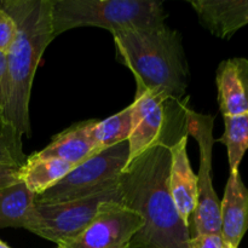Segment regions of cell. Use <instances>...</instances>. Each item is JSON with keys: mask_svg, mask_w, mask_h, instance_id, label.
I'll return each instance as SVG.
<instances>
[{"mask_svg": "<svg viewBox=\"0 0 248 248\" xmlns=\"http://www.w3.org/2000/svg\"><path fill=\"white\" fill-rule=\"evenodd\" d=\"M171 152L165 140L128 162L119 176L121 205L143 218L131 248H188L190 228L184 224L170 193Z\"/></svg>", "mask_w": 248, "mask_h": 248, "instance_id": "6da1fadb", "label": "cell"}, {"mask_svg": "<svg viewBox=\"0 0 248 248\" xmlns=\"http://www.w3.org/2000/svg\"><path fill=\"white\" fill-rule=\"evenodd\" d=\"M16 23V36L6 52L0 119L19 136L31 137L29 101L43 53L55 39L52 0H0Z\"/></svg>", "mask_w": 248, "mask_h": 248, "instance_id": "7a4b0ae2", "label": "cell"}, {"mask_svg": "<svg viewBox=\"0 0 248 248\" xmlns=\"http://www.w3.org/2000/svg\"><path fill=\"white\" fill-rule=\"evenodd\" d=\"M116 60L132 72L136 94L153 92L167 102H181L188 87L189 68L182 35L166 24L111 34Z\"/></svg>", "mask_w": 248, "mask_h": 248, "instance_id": "3957f363", "label": "cell"}, {"mask_svg": "<svg viewBox=\"0 0 248 248\" xmlns=\"http://www.w3.org/2000/svg\"><path fill=\"white\" fill-rule=\"evenodd\" d=\"M164 4L156 0H52L53 35L80 27L110 31L165 24Z\"/></svg>", "mask_w": 248, "mask_h": 248, "instance_id": "277c9868", "label": "cell"}, {"mask_svg": "<svg viewBox=\"0 0 248 248\" xmlns=\"http://www.w3.org/2000/svg\"><path fill=\"white\" fill-rule=\"evenodd\" d=\"M106 202L121 205L119 179L115 186L78 200L57 203L34 202L24 229L60 246L84 232L94 219L99 206Z\"/></svg>", "mask_w": 248, "mask_h": 248, "instance_id": "5b68a950", "label": "cell"}, {"mask_svg": "<svg viewBox=\"0 0 248 248\" xmlns=\"http://www.w3.org/2000/svg\"><path fill=\"white\" fill-rule=\"evenodd\" d=\"M128 161V142L102 150L74 167L60 182L35 195V203H57L93 195L118 183Z\"/></svg>", "mask_w": 248, "mask_h": 248, "instance_id": "8992f818", "label": "cell"}, {"mask_svg": "<svg viewBox=\"0 0 248 248\" xmlns=\"http://www.w3.org/2000/svg\"><path fill=\"white\" fill-rule=\"evenodd\" d=\"M186 132L193 136L200 149V169L198 176V205L193 213L196 235L220 234V200L213 188L212 150L215 144V116L196 113L184 108Z\"/></svg>", "mask_w": 248, "mask_h": 248, "instance_id": "52a82bcc", "label": "cell"}, {"mask_svg": "<svg viewBox=\"0 0 248 248\" xmlns=\"http://www.w3.org/2000/svg\"><path fill=\"white\" fill-rule=\"evenodd\" d=\"M143 223L137 212L120 203H102L91 224L57 248H131Z\"/></svg>", "mask_w": 248, "mask_h": 248, "instance_id": "ba28073f", "label": "cell"}, {"mask_svg": "<svg viewBox=\"0 0 248 248\" xmlns=\"http://www.w3.org/2000/svg\"><path fill=\"white\" fill-rule=\"evenodd\" d=\"M167 99L153 92L136 94L132 106V126L128 137V162L164 140ZM126 164V165H127Z\"/></svg>", "mask_w": 248, "mask_h": 248, "instance_id": "9c48e42d", "label": "cell"}, {"mask_svg": "<svg viewBox=\"0 0 248 248\" xmlns=\"http://www.w3.org/2000/svg\"><path fill=\"white\" fill-rule=\"evenodd\" d=\"M188 136L183 135L176 143L170 144V193L184 224L190 228V218L198 205V176L193 172L186 153Z\"/></svg>", "mask_w": 248, "mask_h": 248, "instance_id": "30bf717a", "label": "cell"}, {"mask_svg": "<svg viewBox=\"0 0 248 248\" xmlns=\"http://www.w3.org/2000/svg\"><path fill=\"white\" fill-rule=\"evenodd\" d=\"M97 120L73 124L62 132L53 136L52 140L40 152L31 154L39 159H61L74 166L98 154L93 140V127Z\"/></svg>", "mask_w": 248, "mask_h": 248, "instance_id": "8fae6325", "label": "cell"}, {"mask_svg": "<svg viewBox=\"0 0 248 248\" xmlns=\"http://www.w3.org/2000/svg\"><path fill=\"white\" fill-rule=\"evenodd\" d=\"M248 230V188L240 172L230 173L220 201V235L224 245L239 248Z\"/></svg>", "mask_w": 248, "mask_h": 248, "instance_id": "7c38bea8", "label": "cell"}, {"mask_svg": "<svg viewBox=\"0 0 248 248\" xmlns=\"http://www.w3.org/2000/svg\"><path fill=\"white\" fill-rule=\"evenodd\" d=\"M218 104L223 116L248 114V60L234 57L223 61L216 77Z\"/></svg>", "mask_w": 248, "mask_h": 248, "instance_id": "4fadbf2b", "label": "cell"}, {"mask_svg": "<svg viewBox=\"0 0 248 248\" xmlns=\"http://www.w3.org/2000/svg\"><path fill=\"white\" fill-rule=\"evenodd\" d=\"M200 23L213 35L230 39L248 24V0H191Z\"/></svg>", "mask_w": 248, "mask_h": 248, "instance_id": "5bb4252c", "label": "cell"}, {"mask_svg": "<svg viewBox=\"0 0 248 248\" xmlns=\"http://www.w3.org/2000/svg\"><path fill=\"white\" fill-rule=\"evenodd\" d=\"M74 167L77 166L64 160L39 159L31 155L21 167L19 178L34 195H39L55 186Z\"/></svg>", "mask_w": 248, "mask_h": 248, "instance_id": "9a60e30c", "label": "cell"}, {"mask_svg": "<svg viewBox=\"0 0 248 248\" xmlns=\"http://www.w3.org/2000/svg\"><path fill=\"white\" fill-rule=\"evenodd\" d=\"M35 202V195L23 182L0 190V229L23 228Z\"/></svg>", "mask_w": 248, "mask_h": 248, "instance_id": "2e32d148", "label": "cell"}, {"mask_svg": "<svg viewBox=\"0 0 248 248\" xmlns=\"http://www.w3.org/2000/svg\"><path fill=\"white\" fill-rule=\"evenodd\" d=\"M223 118L225 128L218 142L227 148L230 173H236L248 150V114Z\"/></svg>", "mask_w": 248, "mask_h": 248, "instance_id": "e0dca14e", "label": "cell"}, {"mask_svg": "<svg viewBox=\"0 0 248 248\" xmlns=\"http://www.w3.org/2000/svg\"><path fill=\"white\" fill-rule=\"evenodd\" d=\"M132 126V106L126 107L119 113L104 119L97 120L93 127V140L99 153L107 148L114 147L128 140Z\"/></svg>", "mask_w": 248, "mask_h": 248, "instance_id": "ac0fdd59", "label": "cell"}, {"mask_svg": "<svg viewBox=\"0 0 248 248\" xmlns=\"http://www.w3.org/2000/svg\"><path fill=\"white\" fill-rule=\"evenodd\" d=\"M27 155L22 148V136L11 126L0 123V165L23 166Z\"/></svg>", "mask_w": 248, "mask_h": 248, "instance_id": "d6986e66", "label": "cell"}, {"mask_svg": "<svg viewBox=\"0 0 248 248\" xmlns=\"http://www.w3.org/2000/svg\"><path fill=\"white\" fill-rule=\"evenodd\" d=\"M16 23L12 17L0 6V52H7L16 36Z\"/></svg>", "mask_w": 248, "mask_h": 248, "instance_id": "ffe728a7", "label": "cell"}, {"mask_svg": "<svg viewBox=\"0 0 248 248\" xmlns=\"http://www.w3.org/2000/svg\"><path fill=\"white\" fill-rule=\"evenodd\" d=\"M224 241L220 234H203L191 237L188 248H223Z\"/></svg>", "mask_w": 248, "mask_h": 248, "instance_id": "44dd1931", "label": "cell"}, {"mask_svg": "<svg viewBox=\"0 0 248 248\" xmlns=\"http://www.w3.org/2000/svg\"><path fill=\"white\" fill-rule=\"evenodd\" d=\"M21 167L17 165H0V190L21 182Z\"/></svg>", "mask_w": 248, "mask_h": 248, "instance_id": "7402d4cb", "label": "cell"}, {"mask_svg": "<svg viewBox=\"0 0 248 248\" xmlns=\"http://www.w3.org/2000/svg\"><path fill=\"white\" fill-rule=\"evenodd\" d=\"M5 63H6V53L0 52V104H1V97H2V84H4Z\"/></svg>", "mask_w": 248, "mask_h": 248, "instance_id": "603a6c76", "label": "cell"}, {"mask_svg": "<svg viewBox=\"0 0 248 248\" xmlns=\"http://www.w3.org/2000/svg\"><path fill=\"white\" fill-rule=\"evenodd\" d=\"M0 248H11V247H9L5 242H2L1 240H0Z\"/></svg>", "mask_w": 248, "mask_h": 248, "instance_id": "cb8c5ba5", "label": "cell"}, {"mask_svg": "<svg viewBox=\"0 0 248 248\" xmlns=\"http://www.w3.org/2000/svg\"><path fill=\"white\" fill-rule=\"evenodd\" d=\"M223 248H230V247L227 246V245H224V247H223Z\"/></svg>", "mask_w": 248, "mask_h": 248, "instance_id": "d4e9b609", "label": "cell"}, {"mask_svg": "<svg viewBox=\"0 0 248 248\" xmlns=\"http://www.w3.org/2000/svg\"><path fill=\"white\" fill-rule=\"evenodd\" d=\"M0 123H2V121H1V119H0Z\"/></svg>", "mask_w": 248, "mask_h": 248, "instance_id": "484cf974", "label": "cell"}]
</instances>
